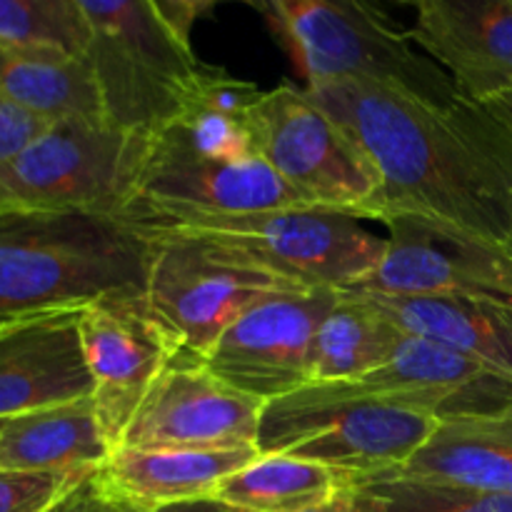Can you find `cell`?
<instances>
[{
	"instance_id": "6da1fadb",
	"label": "cell",
	"mask_w": 512,
	"mask_h": 512,
	"mask_svg": "<svg viewBox=\"0 0 512 512\" xmlns=\"http://www.w3.org/2000/svg\"><path fill=\"white\" fill-rule=\"evenodd\" d=\"M305 90L368 160L378 180L373 220L418 218L505 245L512 233V128L488 105L433 103L360 80Z\"/></svg>"
},
{
	"instance_id": "7a4b0ae2",
	"label": "cell",
	"mask_w": 512,
	"mask_h": 512,
	"mask_svg": "<svg viewBox=\"0 0 512 512\" xmlns=\"http://www.w3.org/2000/svg\"><path fill=\"white\" fill-rule=\"evenodd\" d=\"M153 238L98 215L0 213V323L145 290Z\"/></svg>"
},
{
	"instance_id": "3957f363",
	"label": "cell",
	"mask_w": 512,
	"mask_h": 512,
	"mask_svg": "<svg viewBox=\"0 0 512 512\" xmlns=\"http://www.w3.org/2000/svg\"><path fill=\"white\" fill-rule=\"evenodd\" d=\"M440 420L398 405L310 385L265 405L260 453H283L328 468L343 485L398 473L433 435Z\"/></svg>"
},
{
	"instance_id": "277c9868",
	"label": "cell",
	"mask_w": 512,
	"mask_h": 512,
	"mask_svg": "<svg viewBox=\"0 0 512 512\" xmlns=\"http://www.w3.org/2000/svg\"><path fill=\"white\" fill-rule=\"evenodd\" d=\"M80 8L105 123L150 138L188 103L203 63L153 0H80Z\"/></svg>"
},
{
	"instance_id": "5b68a950",
	"label": "cell",
	"mask_w": 512,
	"mask_h": 512,
	"mask_svg": "<svg viewBox=\"0 0 512 512\" xmlns=\"http://www.w3.org/2000/svg\"><path fill=\"white\" fill-rule=\"evenodd\" d=\"M308 88L340 80L390 85L433 103L460 98L453 80L410 33L395 28L375 5L355 0H273L265 5Z\"/></svg>"
},
{
	"instance_id": "8992f818",
	"label": "cell",
	"mask_w": 512,
	"mask_h": 512,
	"mask_svg": "<svg viewBox=\"0 0 512 512\" xmlns=\"http://www.w3.org/2000/svg\"><path fill=\"white\" fill-rule=\"evenodd\" d=\"M148 135L108 123L50 125L0 168V213L125 220L138 193Z\"/></svg>"
},
{
	"instance_id": "52a82bcc",
	"label": "cell",
	"mask_w": 512,
	"mask_h": 512,
	"mask_svg": "<svg viewBox=\"0 0 512 512\" xmlns=\"http://www.w3.org/2000/svg\"><path fill=\"white\" fill-rule=\"evenodd\" d=\"M150 233H185L243 260L295 288L353 290L363 285L385 255V238L363 220L328 210L190 218Z\"/></svg>"
},
{
	"instance_id": "ba28073f",
	"label": "cell",
	"mask_w": 512,
	"mask_h": 512,
	"mask_svg": "<svg viewBox=\"0 0 512 512\" xmlns=\"http://www.w3.org/2000/svg\"><path fill=\"white\" fill-rule=\"evenodd\" d=\"M255 150L310 210L373 220L378 180L353 140L308 90H263L250 110Z\"/></svg>"
},
{
	"instance_id": "9c48e42d",
	"label": "cell",
	"mask_w": 512,
	"mask_h": 512,
	"mask_svg": "<svg viewBox=\"0 0 512 512\" xmlns=\"http://www.w3.org/2000/svg\"><path fill=\"white\" fill-rule=\"evenodd\" d=\"M145 233L153 238L145 295L183 348L198 358L258 300L295 288L195 235Z\"/></svg>"
},
{
	"instance_id": "30bf717a",
	"label": "cell",
	"mask_w": 512,
	"mask_h": 512,
	"mask_svg": "<svg viewBox=\"0 0 512 512\" xmlns=\"http://www.w3.org/2000/svg\"><path fill=\"white\" fill-rule=\"evenodd\" d=\"M78 338L100 430L115 450L155 380L185 348L145 290L108 293L85 303L78 313Z\"/></svg>"
},
{
	"instance_id": "8fae6325",
	"label": "cell",
	"mask_w": 512,
	"mask_h": 512,
	"mask_svg": "<svg viewBox=\"0 0 512 512\" xmlns=\"http://www.w3.org/2000/svg\"><path fill=\"white\" fill-rule=\"evenodd\" d=\"M343 290H278L245 310L203 355L205 368L263 403L313 385V340Z\"/></svg>"
},
{
	"instance_id": "7c38bea8",
	"label": "cell",
	"mask_w": 512,
	"mask_h": 512,
	"mask_svg": "<svg viewBox=\"0 0 512 512\" xmlns=\"http://www.w3.org/2000/svg\"><path fill=\"white\" fill-rule=\"evenodd\" d=\"M265 405L220 380L198 355L183 350L145 395L118 448H258Z\"/></svg>"
},
{
	"instance_id": "4fadbf2b",
	"label": "cell",
	"mask_w": 512,
	"mask_h": 512,
	"mask_svg": "<svg viewBox=\"0 0 512 512\" xmlns=\"http://www.w3.org/2000/svg\"><path fill=\"white\" fill-rule=\"evenodd\" d=\"M383 225L388 228L383 260L353 290L512 303V258L503 245L418 218H388Z\"/></svg>"
},
{
	"instance_id": "5bb4252c",
	"label": "cell",
	"mask_w": 512,
	"mask_h": 512,
	"mask_svg": "<svg viewBox=\"0 0 512 512\" xmlns=\"http://www.w3.org/2000/svg\"><path fill=\"white\" fill-rule=\"evenodd\" d=\"M333 385L438 420L512 408L510 380L420 335H405L388 363L373 373Z\"/></svg>"
},
{
	"instance_id": "9a60e30c",
	"label": "cell",
	"mask_w": 512,
	"mask_h": 512,
	"mask_svg": "<svg viewBox=\"0 0 512 512\" xmlns=\"http://www.w3.org/2000/svg\"><path fill=\"white\" fill-rule=\"evenodd\" d=\"M410 40L470 103L512 90V0H423Z\"/></svg>"
},
{
	"instance_id": "2e32d148",
	"label": "cell",
	"mask_w": 512,
	"mask_h": 512,
	"mask_svg": "<svg viewBox=\"0 0 512 512\" xmlns=\"http://www.w3.org/2000/svg\"><path fill=\"white\" fill-rule=\"evenodd\" d=\"M80 308L0 325V420L93 395L78 338Z\"/></svg>"
},
{
	"instance_id": "e0dca14e",
	"label": "cell",
	"mask_w": 512,
	"mask_h": 512,
	"mask_svg": "<svg viewBox=\"0 0 512 512\" xmlns=\"http://www.w3.org/2000/svg\"><path fill=\"white\" fill-rule=\"evenodd\" d=\"M260 455L258 448L140 450L115 448L98 468L105 495L130 512L213 498L223 480Z\"/></svg>"
},
{
	"instance_id": "ac0fdd59",
	"label": "cell",
	"mask_w": 512,
	"mask_h": 512,
	"mask_svg": "<svg viewBox=\"0 0 512 512\" xmlns=\"http://www.w3.org/2000/svg\"><path fill=\"white\" fill-rule=\"evenodd\" d=\"M390 478L512 493V408L440 420L423 448Z\"/></svg>"
},
{
	"instance_id": "d6986e66",
	"label": "cell",
	"mask_w": 512,
	"mask_h": 512,
	"mask_svg": "<svg viewBox=\"0 0 512 512\" xmlns=\"http://www.w3.org/2000/svg\"><path fill=\"white\" fill-rule=\"evenodd\" d=\"M368 295L403 333L445 345L512 383V303Z\"/></svg>"
},
{
	"instance_id": "ffe728a7",
	"label": "cell",
	"mask_w": 512,
	"mask_h": 512,
	"mask_svg": "<svg viewBox=\"0 0 512 512\" xmlns=\"http://www.w3.org/2000/svg\"><path fill=\"white\" fill-rule=\"evenodd\" d=\"M93 398L48 405L0 428V470L15 473H88L110 458Z\"/></svg>"
},
{
	"instance_id": "44dd1931",
	"label": "cell",
	"mask_w": 512,
	"mask_h": 512,
	"mask_svg": "<svg viewBox=\"0 0 512 512\" xmlns=\"http://www.w3.org/2000/svg\"><path fill=\"white\" fill-rule=\"evenodd\" d=\"M0 95L48 125L105 123L88 58L0 48Z\"/></svg>"
},
{
	"instance_id": "7402d4cb",
	"label": "cell",
	"mask_w": 512,
	"mask_h": 512,
	"mask_svg": "<svg viewBox=\"0 0 512 512\" xmlns=\"http://www.w3.org/2000/svg\"><path fill=\"white\" fill-rule=\"evenodd\" d=\"M408 333L368 295L343 290L313 340V385L350 383L390 360Z\"/></svg>"
},
{
	"instance_id": "603a6c76",
	"label": "cell",
	"mask_w": 512,
	"mask_h": 512,
	"mask_svg": "<svg viewBox=\"0 0 512 512\" xmlns=\"http://www.w3.org/2000/svg\"><path fill=\"white\" fill-rule=\"evenodd\" d=\"M340 480L328 468L283 453L258 458L220 483L213 498L243 512H298L328 500Z\"/></svg>"
},
{
	"instance_id": "cb8c5ba5",
	"label": "cell",
	"mask_w": 512,
	"mask_h": 512,
	"mask_svg": "<svg viewBox=\"0 0 512 512\" xmlns=\"http://www.w3.org/2000/svg\"><path fill=\"white\" fill-rule=\"evenodd\" d=\"M90 25L80 0H0V48L85 58Z\"/></svg>"
},
{
	"instance_id": "d4e9b609",
	"label": "cell",
	"mask_w": 512,
	"mask_h": 512,
	"mask_svg": "<svg viewBox=\"0 0 512 512\" xmlns=\"http://www.w3.org/2000/svg\"><path fill=\"white\" fill-rule=\"evenodd\" d=\"M350 488L365 512H512V493H478L400 478H380Z\"/></svg>"
},
{
	"instance_id": "484cf974",
	"label": "cell",
	"mask_w": 512,
	"mask_h": 512,
	"mask_svg": "<svg viewBox=\"0 0 512 512\" xmlns=\"http://www.w3.org/2000/svg\"><path fill=\"white\" fill-rule=\"evenodd\" d=\"M88 473H15L0 470V512H45Z\"/></svg>"
},
{
	"instance_id": "4316f807",
	"label": "cell",
	"mask_w": 512,
	"mask_h": 512,
	"mask_svg": "<svg viewBox=\"0 0 512 512\" xmlns=\"http://www.w3.org/2000/svg\"><path fill=\"white\" fill-rule=\"evenodd\" d=\"M50 125L0 95V168L18 158Z\"/></svg>"
},
{
	"instance_id": "83f0119b",
	"label": "cell",
	"mask_w": 512,
	"mask_h": 512,
	"mask_svg": "<svg viewBox=\"0 0 512 512\" xmlns=\"http://www.w3.org/2000/svg\"><path fill=\"white\" fill-rule=\"evenodd\" d=\"M45 512H130L120 505H115L113 500L105 495L103 485H100L98 470H93L90 475H85L78 485L68 490L58 503Z\"/></svg>"
},
{
	"instance_id": "f1b7e54d",
	"label": "cell",
	"mask_w": 512,
	"mask_h": 512,
	"mask_svg": "<svg viewBox=\"0 0 512 512\" xmlns=\"http://www.w3.org/2000/svg\"><path fill=\"white\" fill-rule=\"evenodd\" d=\"M203 8L205 5L200 3H158V10L163 13V18L168 20L170 28L185 40H190V28H193L195 15Z\"/></svg>"
},
{
	"instance_id": "f546056e",
	"label": "cell",
	"mask_w": 512,
	"mask_h": 512,
	"mask_svg": "<svg viewBox=\"0 0 512 512\" xmlns=\"http://www.w3.org/2000/svg\"><path fill=\"white\" fill-rule=\"evenodd\" d=\"M298 512H365V508L360 505L355 490L350 488V485L340 483V488L335 490L328 500H323V503H315V505H310V508H303Z\"/></svg>"
},
{
	"instance_id": "4dcf8cb0",
	"label": "cell",
	"mask_w": 512,
	"mask_h": 512,
	"mask_svg": "<svg viewBox=\"0 0 512 512\" xmlns=\"http://www.w3.org/2000/svg\"><path fill=\"white\" fill-rule=\"evenodd\" d=\"M150 512H243V510L230 508V505L220 503V500L215 498H200V500H188V503L165 505V508L150 510Z\"/></svg>"
},
{
	"instance_id": "1f68e13d",
	"label": "cell",
	"mask_w": 512,
	"mask_h": 512,
	"mask_svg": "<svg viewBox=\"0 0 512 512\" xmlns=\"http://www.w3.org/2000/svg\"><path fill=\"white\" fill-rule=\"evenodd\" d=\"M490 110H493L495 115H498L500 120H505V123L512 128V90H508L505 95H500L498 100H493V103L488 105Z\"/></svg>"
},
{
	"instance_id": "d6a6232c",
	"label": "cell",
	"mask_w": 512,
	"mask_h": 512,
	"mask_svg": "<svg viewBox=\"0 0 512 512\" xmlns=\"http://www.w3.org/2000/svg\"><path fill=\"white\" fill-rule=\"evenodd\" d=\"M503 248H505V253H508L510 258H512V233H510V238L505 240V245H503Z\"/></svg>"
},
{
	"instance_id": "836d02e7",
	"label": "cell",
	"mask_w": 512,
	"mask_h": 512,
	"mask_svg": "<svg viewBox=\"0 0 512 512\" xmlns=\"http://www.w3.org/2000/svg\"><path fill=\"white\" fill-rule=\"evenodd\" d=\"M0 428H3V420H0Z\"/></svg>"
},
{
	"instance_id": "e575fe53",
	"label": "cell",
	"mask_w": 512,
	"mask_h": 512,
	"mask_svg": "<svg viewBox=\"0 0 512 512\" xmlns=\"http://www.w3.org/2000/svg\"><path fill=\"white\" fill-rule=\"evenodd\" d=\"M8 323H10V320H8ZM0 325H3V323H0Z\"/></svg>"
}]
</instances>
